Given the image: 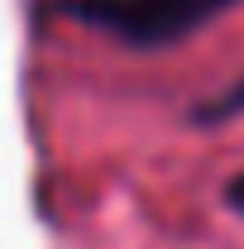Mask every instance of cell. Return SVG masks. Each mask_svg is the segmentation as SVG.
<instances>
[{"label":"cell","instance_id":"6da1fadb","mask_svg":"<svg viewBox=\"0 0 244 249\" xmlns=\"http://www.w3.org/2000/svg\"><path fill=\"white\" fill-rule=\"evenodd\" d=\"M235 0H58V15L91 24L129 48H163L201 29Z\"/></svg>","mask_w":244,"mask_h":249},{"label":"cell","instance_id":"7a4b0ae2","mask_svg":"<svg viewBox=\"0 0 244 249\" xmlns=\"http://www.w3.org/2000/svg\"><path fill=\"white\" fill-rule=\"evenodd\" d=\"M240 110H244V77L235 82V87H225L220 96H211L206 106H196L192 115H196V120H206V124H215V120H230V115H240Z\"/></svg>","mask_w":244,"mask_h":249},{"label":"cell","instance_id":"3957f363","mask_svg":"<svg viewBox=\"0 0 244 249\" xmlns=\"http://www.w3.org/2000/svg\"><path fill=\"white\" fill-rule=\"evenodd\" d=\"M225 201H230V206L244 216V173H235V178H230V187H225Z\"/></svg>","mask_w":244,"mask_h":249}]
</instances>
